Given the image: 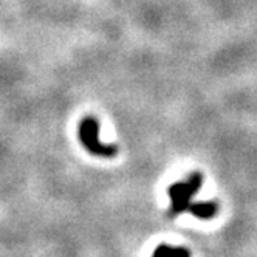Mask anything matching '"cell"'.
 Here are the masks:
<instances>
[{
    "label": "cell",
    "mask_w": 257,
    "mask_h": 257,
    "mask_svg": "<svg viewBox=\"0 0 257 257\" xmlns=\"http://www.w3.org/2000/svg\"><path fill=\"white\" fill-rule=\"evenodd\" d=\"M201 183H203V175L200 172H192L186 181L174 183V185L168 188V195L171 198L169 215H178L188 209L192 197L201 188Z\"/></svg>",
    "instance_id": "cell-1"
},
{
    "label": "cell",
    "mask_w": 257,
    "mask_h": 257,
    "mask_svg": "<svg viewBox=\"0 0 257 257\" xmlns=\"http://www.w3.org/2000/svg\"><path fill=\"white\" fill-rule=\"evenodd\" d=\"M79 140L91 155L112 158L118 152L116 146L104 144L99 140V122L93 116H87L79 122Z\"/></svg>",
    "instance_id": "cell-2"
},
{
    "label": "cell",
    "mask_w": 257,
    "mask_h": 257,
    "mask_svg": "<svg viewBox=\"0 0 257 257\" xmlns=\"http://www.w3.org/2000/svg\"><path fill=\"white\" fill-rule=\"evenodd\" d=\"M188 209L197 218L208 220V218H212L217 214L218 205L215 203V201H198V203H191L188 206Z\"/></svg>",
    "instance_id": "cell-3"
},
{
    "label": "cell",
    "mask_w": 257,
    "mask_h": 257,
    "mask_svg": "<svg viewBox=\"0 0 257 257\" xmlns=\"http://www.w3.org/2000/svg\"><path fill=\"white\" fill-rule=\"evenodd\" d=\"M152 257H191V251L183 246H169L163 243L155 248Z\"/></svg>",
    "instance_id": "cell-4"
}]
</instances>
